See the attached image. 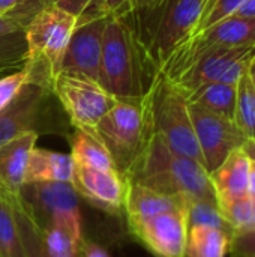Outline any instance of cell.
<instances>
[{"label": "cell", "instance_id": "cell-1", "mask_svg": "<svg viewBox=\"0 0 255 257\" xmlns=\"http://www.w3.org/2000/svg\"><path fill=\"white\" fill-rule=\"evenodd\" d=\"M126 181L140 182L155 191L183 199L185 202L206 200L216 203L206 167L173 152L155 133Z\"/></svg>", "mask_w": 255, "mask_h": 257}, {"label": "cell", "instance_id": "cell-2", "mask_svg": "<svg viewBox=\"0 0 255 257\" xmlns=\"http://www.w3.org/2000/svg\"><path fill=\"white\" fill-rule=\"evenodd\" d=\"M89 134L99 140L116 170L128 179L153 136L147 93L141 98H117Z\"/></svg>", "mask_w": 255, "mask_h": 257}, {"label": "cell", "instance_id": "cell-3", "mask_svg": "<svg viewBox=\"0 0 255 257\" xmlns=\"http://www.w3.org/2000/svg\"><path fill=\"white\" fill-rule=\"evenodd\" d=\"M149 53L123 17H108L101 56L99 84L116 98H141L149 89L143 81V57ZM150 59V57H149Z\"/></svg>", "mask_w": 255, "mask_h": 257}, {"label": "cell", "instance_id": "cell-4", "mask_svg": "<svg viewBox=\"0 0 255 257\" xmlns=\"http://www.w3.org/2000/svg\"><path fill=\"white\" fill-rule=\"evenodd\" d=\"M78 17L62 9L56 3L42 8L26 24L27 65L26 69L32 75L39 68V77L35 83L47 87L60 74L65 51Z\"/></svg>", "mask_w": 255, "mask_h": 257}, {"label": "cell", "instance_id": "cell-5", "mask_svg": "<svg viewBox=\"0 0 255 257\" xmlns=\"http://www.w3.org/2000/svg\"><path fill=\"white\" fill-rule=\"evenodd\" d=\"M147 96L153 133L173 152L204 166L188 110V95L158 71Z\"/></svg>", "mask_w": 255, "mask_h": 257}, {"label": "cell", "instance_id": "cell-6", "mask_svg": "<svg viewBox=\"0 0 255 257\" xmlns=\"http://www.w3.org/2000/svg\"><path fill=\"white\" fill-rule=\"evenodd\" d=\"M255 45V18L230 15L210 27L189 36L167 59L159 72L170 80H176L197 57L209 50L237 48Z\"/></svg>", "mask_w": 255, "mask_h": 257}, {"label": "cell", "instance_id": "cell-7", "mask_svg": "<svg viewBox=\"0 0 255 257\" xmlns=\"http://www.w3.org/2000/svg\"><path fill=\"white\" fill-rule=\"evenodd\" d=\"M75 130L90 133L113 108L117 98L99 83L74 74L60 72L51 83Z\"/></svg>", "mask_w": 255, "mask_h": 257}, {"label": "cell", "instance_id": "cell-8", "mask_svg": "<svg viewBox=\"0 0 255 257\" xmlns=\"http://www.w3.org/2000/svg\"><path fill=\"white\" fill-rule=\"evenodd\" d=\"M204 3L206 0H164L156 8L159 14L146 48L156 71L194 33Z\"/></svg>", "mask_w": 255, "mask_h": 257}, {"label": "cell", "instance_id": "cell-9", "mask_svg": "<svg viewBox=\"0 0 255 257\" xmlns=\"http://www.w3.org/2000/svg\"><path fill=\"white\" fill-rule=\"evenodd\" d=\"M255 54V45L237 48H218L203 53L176 80H173L186 95L203 84L227 83L237 84L248 71Z\"/></svg>", "mask_w": 255, "mask_h": 257}, {"label": "cell", "instance_id": "cell-10", "mask_svg": "<svg viewBox=\"0 0 255 257\" xmlns=\"http://www.w3.org/2000/svg\"><path fill=\"white\" fill-rule=\"evenodd\" d=\"M188 110L204 160V167L209 173H212L231 152L243 146L246 137L234 123V120L218 116L189 101Z\"/></svg>", "mask_w": 255, "mask_h": 257}, {"label": "cell", "instance_id": "cell-11", "mask_svg": "<svg viewBox=\"0 0 255 257\" xmlns=\"http://www.w3.org/2000/svg\"><path fill=\"white\" fill-rule=\"evenodd\" d=\"M129 232L156 257H185L188 236V206L152 217L126 220Z\"/></svg>", "mask_w": 255, "mask_h": 257}, {"label": "cell", "instance_id": "cell-12", "mask_svg": "<svg viewBox=\"0 0 255 257\" xmlns=\"http://www.w3.org/2000/svg\"><path fill=\"white\" fill-rule=\"evenodd\" d=\"M108 17L101 15L77 24L65 51L60 72L81 75L99 83L102 41Z\"/></svg>", "mask_w": 255, "mask_h": 257}, {"label": "cell", "instance_id": "cell-13", "mask_svg": "<svg viewBox=\"0 0 255 257\" xmlns=\"http://www.w3.org/2000/svg\"><path fill=\"white\" fill-rule=\"evenodd\" d=\"M17 196L39 227L53 217L80 211V196L71 182H29Z\"/></svg>", "mask_w": 255, "mask_h": 257}, {"label": "cell", "instance_id": "cell-14", "mask_svg": "<svg viewBox=\"0 0 255 257\" xmlns=\"http://www.w3.org/2000/svg\"><path fill=\"white\" fill-rule=\"evenodd\" d=\"M80 199L110 214L123 212L126 179L117 170H98L75 166L71 181Z\"/></svg>", "mask_w": 255, "mask_h": 257}, {"label": "cell", "instance_id": "cell-15", "mask_svg": "<svg viewBox=\"0 0 255 257\" xmlns=\"http://www.w3.org/2000/svg\"><path fill=\"white\" fill-rule=\"evenodd\" d=\"M44 95V86L29 81L15 99L0 111V148L21 134L36 131Z\"/></svg>", "mask_w": 255, "mask_h": 257}, {"label": "cell", "instance_id": "cell-16", "mask_svg": "<svg viewBox=\"0 0 255 257\" xmlns=\"http://www.w3.org/2000/svg\"><path fill=\"white\" fill-rule=\"evenodd\" d=\"M41 232L45 250L51 257H81L84 242L81 211L50 218Z\"/></svg>", "mask_w": 255, "mask_h": 257}, {"label": "cell", "instance_id": "cell-17", "mask_svg": "<svg viewBox=\"0 0 255 257\" xmlns=\"http://www.w3.org/2000/svg\"><path fill=\"white\" fill-rule=\"evenodd\" d=\"M251 160L242 149L231 152L225 161L210 175L218 208H222L248 194V178Z\"/></svg>", "mask_w": 255, "mask_h": 257}, {"label": "cell", "instance_id": "cell-18", "mask_svg": "<svg viewBox=\"0 0 255 257\" xmlns=\"http://www.w3.org/2000/svg\"><path fill=\"white\" fill-rule=\"evenodd\" d=\"M36 140L38 133L30 131L0 148V185L6 191L17 194L26 184L27 164Z\"/></svg>", "mask_w": 255, "mask_h": 257}, {"label": "cell", "instance_id": "cell-19", "mask_svg": "<svg viewBox=\"0 0 255 257\" xmlns=\"http://www.w3.org/2000/svg\"><path fill=\"white\" fill-rule=\"evenodd\" d=\"M180 206H188V202L174 196L155 191L140 182L126 181V194L123 203V212L126 215V220L152 217L159 212H165Z\"/></svg>", "mask_w": 255, "mask_h": 257}, {"label": "cell", "instance_id": "cell-20", "mask_svg": "<svg viewBox=\"0 0 255 257\" xmlns=\"http://www.w3.org/2000/svg\"><path fill=\"white\" fill-rule=\"evenodd\" d=\"M75 164L69 154H60L42 148H33L27 172L26 184L29 182H71Z\"/></svg>", "mask_w": 255, "mask_h": 257}, {"label": "cell", "instance_id": "cell-21", "mask_svg": "<svg viewBox=\"0 0 255 257\" xmlns=\"http://www.w3.org/2000/svg\"><path fill=\"white\" fill-rule=\"evenodd\" d=\"M231 235L225 230L191 224L188 227L185 257H227Z\"/></svg>", "mask_w": 255, "mask_h": 257}, {"label": "cell", "instance_id": "cell-22", "mask_svg": "<svg viewBox=\"0 0 255 257\" xmlns=\"http://www.w3.org/2000/svg\"><path fill=\"white\" fill-rule=\"evenodd\" d=\"M237 98V84L227 83H209L203 84L188 95V101L201 105L203 108L234 120Z\"/></svg>", "mask_w": 255, "mask_h": 257}, {"label": "cell", "instance_id": "cell-23", "mask_svg": "<svg viewBox=\"0 0 255 257\" xmlns=\"http://www.w3.org/2000/svg\"><path fill=\"white\" fill-rule=\"evenodd\" d=\"M69 142V155L75 166H84L98 170H116L110 154L92 134L81 130H75Z\"/></svg>", "mask_w": 255, "mask_h": 257}, {"label": "cell", "instance_id": "cell-24", "mask_svg": "<svg viewBox=\"0 0 255 257\" xmlns=\"http://www.w3.org/2000/svg\"><path fill=\"white\" fill-rule=\"evenodd\" d=\"M0 257H26L20 235L12 193L0 185Z\"/></svg>", "mask_w": 255, "mask_h": 257}, {"label": "cell", "instance_id": "cell-25", "mask_svg": "<svg viewBox=\"0 0 255 257\" xmlns=\"http://www.w3.org/2000/svg\"><path fill=\"white\" fill-rule=\"evenodd\" d=\"M12 202H14L15 217H17L20 235L23 239L26 257H51L45 250L41 227L32 218V215L27 212V209L23 206V203L17 194H12Z\"/></svg>", "mask_w": 255, "mask_h": 257}, {"label": "cell", "instance_id": "cell-26", "mask_svg": "<svg viewBox=\"0 0 255 257\" xmlns=\"http://www.w3.org/2000/svg\"><path fill=\"white\" fill-rule=\"evenodd\" d=\"M234 123L246 139H255V87L246 72L237 81Z\"/></svg>", "mask_w": 255, "mask_h": 257}, {"label": "cell", "instance_id": "cell-27", "mask_svg": "<svg viewBox=\"0 0 255 257\" xmlns=\"http://www.w3.org/2000/svg\"><path fill=\"white\" fill-rule=\"evenodd\" d=\"M188 223L191 224H204L212 226L227 233L233 235V227L225 220L222 212L218 208V203L206 202V200H192L188 202Z\"/></svg>", "mask_w": 255, "mask_h": 257}, {"label": "cell", "instance_id": "cell-28", "mask_svg": "<svg viewBox=\"0 0 255 257\" xmlns=\"http://www.w3.org/2000/svg\"><path fill=\"white\" fill-rule=\"evenodd\" d=\"M233 230L251 229L255 226V197L246 194L222 208H219Z\"/></svg>", "mask_w": 255, "mask_h": 257}, {"label": "cell", "instance_id": "cell-29", "mask_svg": "<svg viewBox=\"0 0 255 257\" xmlns=\"http://www.w3.org/2000/svg\"><path fill=\"white\" fill-rule=\"evenodd\" d=\"M242 3H243V0H206L203 12L200 15V20H198V24H197L192 35H195V33L210 27L212 24L233 15Z\"/></svg>", "mask_w": 255, "mask_h": 257}, {"label": "cell", "instance_id": "cell-30", "mask_svg": "<svg viewBox=\"0 0 255 257\" xmlns=\"http://www.w3.org/2000/svg\"><path fill=\"white\" fill-rule=\"evenodd\" d=\"M29 81H30V74L27 69L11 74L0 80V111L15 99V96L21 92V89Z\"/></svg>", "mask_w": 255, "mask_h": 257}, {"label": "cell", "instance_id": "cell-31", "mask_svg": "<svg viewBox=\"0 0 255 257\" xmlns=\"http://www.w3.org/2000/svg\"><path fill=\"white\" fill-rule=\"evenodd\" d=\"M228 254L230 257H255V226L233 232Z\"/></svg>", "mask_w": 255, "mask_h": 257}, {"label": "cell", "instance_id": "cell-32", "mask_svg": "<svg viewBox=\"0 0 255 257\" xmlns=\"http://www.w3.org/2000/svg\"><path fill=\"white\" fill-rule=\"evenodd\" d=\"M98 11L102 15L123 17L132 11V0H95Z\"/></svg>", "mask_w": 255, "mask_h": 257}, {"label": "cell", "instance_id": "cell-33", "mask_svg": "<svg viewBox=\"0 0 255 257\" xmlns=\"http://www.w3.org/2000/svg\"><path fill=\"white\" fill-rule=\"evenodd\" d=\"M27 21L18 15H3L0 17V36L11 35L14 32H18L24 29Z\"/></svg>", "mask_w": 255, "mask_h": 257}, {"label": "cell", "instance_id": "cell-34", "mask_svg": "<svg viewBox=\"0 0 255 257\" xmlns=\"http://www.w3.org/2000/svg\"><path fill=\"white\" fill-rule=\"evenodd\" d=\"M95 0H57L56 5L75 17H81Z\"/></svg>", "mask_w": 255, "mask_h": 257}, {"label": "cell", "instance_id": "cell-35", "mask_svg": "<svg viewBox=\"0 0 255 257\" xmlns=\"http://www.w3.org/2000/svg\"><path fill=\"white\" fill-rule=\"evenodd\" d=\"M81 257H111L104 247H101L96 242L92 241H86L83 242V248H81Z\"/></svg>", "mask_w": 255, "mask_h": 257}, {"label": "cell", "instance_id": "cell-36", "mask_svg": "<svg viewBox=\"0 0 255 257\" xmlns=\"http://www.w3.org/2000/svg\"><path fill=\"white\" fill-rule=\"evenodd\" d=\"M233 15L242 18H255V0H243Z\"/></svg>", "mask_w": 255, "mask_h": 257}, {"label": "cell", "instance_id": "cell-37", "mask_svg": "<svg viewBox=\"0 0 255 257\" xmlns=\"http://www.w3.org/2000/svg\"><path fill=\"white\" fill-rule=\"evenodd\" d=\"M164 0H132V11H152Z\"/></svg>", "mask_w": 255, "mask_h": 257}, {"label": "cell", "instance_id": "cell-38", "mask_svg": "<svg viewBox=\"0 0 255 257\" xmlns=\"http://www.w3.org/2000/svg\"><path fill=\"white\" fill-rule=\"evenodd\" d=\"M240 149L252 163H255V139H246V142L243 143Z\"/></svg>", "mask_w": 255, "mask_h": 257}, {"label": "cell", "instance_id": "cell-39", "mask_svg": "<svg viewBox=\"0 0 255 257\" xmlns=\"http://www.w3.org/2000/svg\"><path fill=\"white\" fill-rule=\"evenodd\" d=\"M248 194L255 197V163L251 161V172L248 178Z\"/></svg>", "mask_w": 255, "mask_h": 257}, {"label": "cell", "instance_id": "cell-40", "mask_svg": "<svg viewBox=\"0 0 255 257\" xmlns=\"http://www.w3.org/2000/svg\"><path fill=\"white\" fill-rule=\"evenodd\" d=\"M246 74H248V77L251 78V81H252V84H254V87H255V54H254V57L251 59L249 65H248V71H246Z\"/></svg>", "mask_w": 255, "mask_h": 257}, {"label": "cell", "instance_id": "cell-41", "mask_svg": "<svg viewBox=\"0 0 255 257\" xmlns=\"http://www.w3.org/2000/svg\"><path fill=\"white\" fill-rule=\"evenodd\" d=\"M56 2H57V0H51V3H56Z\"/></svg>", "mask_w": 255, "mask_h": 257}]
</instances>
